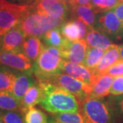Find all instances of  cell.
Returning a JSON list of instances; mask_svg holds the SVG:
<instances>
[{"instance_id": "e575fe53", "label": "cell", "mask_w": 123, "mask_h": 123, "mask_svg": "<svg viewBox=\"0 0 123 123\" xmlns=\"http://www.w3.org/2000/svg\"><path fill=\"white\" fill-rule=\"evenodd\" d=\"M48 123H60V122H58L57 120L53 118L52 116H49L48 117Z\"/></svg>"}, {"instance_id": "ac0fdd59", "label": "cell", "mask_w": 123, "mask_h": 123, "mask_svg": "<svg viewBox=\"0 0 123 123\" xmlns=\"http://www.w3.org/2000/svg\"><path fill=\"white\" fill-rule=\"evenodd\" d=\"M70 14L74 18L84 21L90 30L95 29L97 16L96 12L90 6H70Z\"/></svg>"}, {"instance_id": "7c38bea8", "label": "cell", "mask_w": 123, "mask_h": 123, "mask_svg": "<svg viewBox=\"0 0 123 123\" xmlns=\"http://www.w3.org/2000/svg\"><path fill=\"white\" fill-rule=\"evenodd\" d=\"M87 49L88 44L85 39L69 41L66 47L60 50L61 56L66 61L81 64L86 57Z\"/></svg>"}, {"instance_id": "484cf974", "label": "cell", "mask_w": 123, "mask_h": 123, "mask_svg": "<svg viewBox=\"0 0 123 123\" xmlns=\"http://www.w3.org/2000/svg\"><path fill=\"white\" fill-rule=\"evenodd\" d=\"M25 123H48V116L44 111L32 107L24 115Z\"/></svg>"}, {"instance_id": "44dd1931", "label": "cell", "mask_w": 123, "mask_h": 123, "mask_svg": "<svg viewBox=\"0 0 123 123\" xmlns=\"http://www.w3.org/2000/svg\"><path fill=\"white\" fill-rule=\"evenodd\" d=\"M40 39L46 46L53 47L62 50L68 43V40L65 39L62 34L60 27L53 28L48 31Z\"/></svg>"}, {"instance_id": "603a6c76", "label": "cell", "mask_w": 123, "mask_h": 123, "mask_svg": "<svg viewBox=\"0 0 123 123\" xmlns=\"http://www.w3.org/2000/svg\"><path fill=\"white\" fill-rule=\"evenodd\" d=\"M21 101L17 99L11 92L0 91V110L21 111Z\"/></svg>"}, {"instance_id": "f35d334b", "label": "cell", "mask_w": 123, "mask_h": 123, "mask_svg": "<svg viewBox=\"0 0 123 123\" xmlns=\"http://www.w3.org/2000/svg\"><path fill=\"white\" fill-rule=\"evenodd\" d=\"M121 1V2H123V0H120Z\"/></svg>"}, {"instance_id": "d590c367", "label": "cell", "mask_w": 123, "mask_h": 123, "mask_svg": "<svg viewBox=\"0 0 123 123\" xmlns=\"http://www.w3.org/2000/svg\"><path fill=\"white\" fill-rule=\"evenodd\" d=\"M119 49H120V53L121 60H123V44L119 45Z\"/></svg>"}, {"instance_id": "1f68e13d", "label": "cell", "mask_w": 123, "mask_h": 123, "mask_svg": "<svg viewBox=\"0 0 123 123\" xmlns=\"http://www.w3.org/2000/svg\"><path fill=\"white\" fill-rule=\"evenodd\" d=\"M116 111L123 118V94H121V96L120 95V97L116 98Z\"/></svg>"}, {"instance_id": "9a60e30c", "label": "cell", "mask_w": 123, "mask_h": 123, "mask_svg": "<svg viewBox=\"0 0 123 123\" xmlns=\"http://www.w3.org/2000/svg\"><path fill=\"white\" fill-rule=\"evenodd\" d=\"M120 60H121V57L119 45L111 44L109 48L106 49L105 52L100 62L92 71L97 76L103 75L109 68L116 64Z\"/></svg>"}, {"instance_id": "5b68a950", "label": "cell", "mask_w": 123, "mask_h": 123, "mask_svg": "<svg viewBox=\"0 0 123 123\" xmlns=\"http://www.w3.org/2000/svg\"><path fill=\"white\" fill-rule=\"evenodd\" d=\"M40 83H49L70 92L77 98L79 105L91 92V88L82 81L63 73L50 75Z\"/></svg>"}, {"instance_id": "836d02e7", "label": "cell", "mask_w": 123, "mask_h": 123, "mask_svg": "<svg viewBox=\"0 0 123 123\" xmlns=\"http://www.w3.org/2000/svg\"><path fill=\"white\" fill-rule=\"evenodd\" d=\"M8 2L16 4L19 5H25V4H31L33 1V0H6Z\"/></svg>"}, {"instance_id": "30bf717a", "label": "cell", "mask_w": 123, "mask_h": 123, "mask_svg": "<svg viewBox=\"0 0 123 123\" xmlns=\"http://www.w3.org/2000/svg\"><path fill=\"white\" fill-rule=\"evenodd\" d=\"M26 36L18 25L0 36V51H22V45Z\"/></svg>"}, {"instance_id": "ffe728a7", "label": "cell", "mask_w": 123, "mask_h": 123, "mask_svg": "<svg viewBox=\"0 0 123 123\" xmlns=\"http://www.w3.org/2000/svg\"><path fill=\"white\" fill-rule=\"evenodd\" d=\"M86 41L89 47L106 50L113 44L112 40L107 36L96 29L90 30L86 36Z\"/></svg>"}, {"instance_id": "d6a6232c", "label": "cell", "mask_w": 123, "mask_h": 123, "mask_svg": "<svg viewBox=\"0 0 123 123\" xmlns=\"http://www.w3.org/2000/svg\"><path fill=\"white\" fill-rule=\"evenodd\" d=\"M91 0H73L69 4L70 6H90Z\"/></svg>"}, {"instance_id": "8fae6325", "label": "cell", "mask_w": 123, "mask_h": 123, "mask_svg": "<svg viewBox=\"0 0 123 123\" xmlns=\"http://www.w3.org/2000/svg\"><path fill=\"white\" fill-rule=\"evenodd\" d=\"M62 72L73 77L87 85L92 90L93 84L97 78L94 72L83 64H78L68 61H64L62 66Z\"/></svg>"}, {"instance_id": "cb8c5ba5", "label": "cell", "mask_w": 123, "mask_h": 123, "mask_svg": "<svg viewBox=\"0 0 123 123\" xmlns=\"http://www.w3.org/2000/svg\"><path fill=\"white\" fill-rule=\"evenodd\" d=\"M105 52V51L102 49L88 47L86 57L81 64L93 70L100 62Z\"/></svg>"}, {"instance_id": "f1b7e54d", "label": "cell", "mask_w": 123, "mask_h": 123, "mask_svg": "<svg viewBox=\"0 0 123 123\" xmlns=\"http://www.w3.org/2000/svg\"><path fill=\"white\" fill-rule=\"evenodd\" d=\"M110 94L113 96H120L123 94V76L116 77L110 89Z\"/></svg>"}, {"instance_id": "7402d4cb", "label": "cell", "mask_w": 123, "mask_h": 123, "mask_svg": "<svg viewBox=\"0 0 123 123\" xmlns=\"http://www.w3.org/2000/svg\"><path fill=\"white\" fill-rule=\"evenodd\" d=\"M18 71L0 64V91L11 92Z\"/></svg>"}, {"instance_id": "d4e9b609", "label": "cell", "mask_w": 123, "mask_h": 123, "mask_svg": "<svg viewBox=\"0 0 123 123\" xmlns=\"http://www.w3.org/2000/svg\"><path fill=\"white\" fill-rule=\"evenodd\" d=\"M51 116L60 123H88L80 111L51 114Z\"/></svg>"}, {"instance_id": "6da1fadb", "label": "cell", "mask_w": 123, "mask_h": 123, "mask_svg": "<svg viewBox=\"0 0 123 123\" xmlns=\"http://www.w3.org/2000/svg\"><path fill=\"white\" fill-rule=\"evenodd\" d=\"M40 84L44 90L40 105L47 111L51 114L79 111V101L72 93L49 83Z\"/></svg>"}, {"instance_id": "7a4b0ae2", "label": "cell", "mask_w": 123, "mask_h": 123, "mask_svg": "<svg viewBox=\"0 0 123 123\" xmlns=\"http://www.w3.org/2000/svg\"><path fill=\"white\" fill-rule=\"evenodd\" d=\"M66 21L62 18L40 13L31 4L30 9L24 15L18 25L24 31L26 36H36L40 38L48 31L60 27Z\"/></svg>"}, {"instance_id": "f546056e", "label": "cell", "mask_w": 123, "mask_h": 123, "mask_svg": "<svg viewBox=\"0 0 123 123\" xmlns=\"http://www.w3.org/2000/svg\"><path fill=\"white\" fill-rule=\"evenodd\" d=\"M103 74L111 75L112 77L123 76V60H120L116 64L109 68Z\"/></svg>"}, {"instance_id": "9c48e42d", "label": "cell", "mask_w": 123, "mask_h": 123, "mask_svg": "<svg viewBox=\"0 0 123 123\" xmlns=\"http://www.w3.org/2000/svg\"><path fill=\"white\" fill-rule=\"evenodd\" d=\"M0 64L19 71L33 72V64L22 51H0Z\"/></svg>"}, {"instance_id": "2e32d148", "label": "cell", "mask_w": 123, "mask_h": 123, "mask_svg": "<svg viewBox=\"0 0 123 123\" xmlns=\"http://www.w3.org/2000/svg\"><path fill=\"white\" fill-rule=\"evenodd\" d=\"M44 96V90L38 81L27 91L21 101V112L25 115L30 108L40 104Z\"/></svg>"}, {"instance_id": "74e56055", "label": "cell", "mask_w": 123, "mask_h": 123, "mask_svg": "<svg viewBox=\"0 0 123 123\" xmlns=\"http://www.w3.org/2000/svg\"><path fill=\"white\" fill-rule=\"evenodd\" d=\"M58 1H63V2H65V3H67V4H70L73 0H58Z\"/></svg>"}, {"instance_id": "4fadbf2b", "label": "cell", "mask_w": 123, "mask_h": 123, "mask_svg": "<svg viewBox=\"0 0 123 123\" xmlns=\"http://www.w3.org/2000/svg\"><path fill=\"white\" fill-rule=\"evenodd\" d=\"M60 30L65 39L73 42L86 38L90 29L81 20L75 18L66 21L60 27Z\"/></svg>"}, {"instance_id": "5bb4252c", "label": "cell", "mask_w": 123, "mask_h": 123, "mask_svg": "<svg viewBox=\"0 0 123 123\" xmlns=\"http://www.w3.org/2000/svg\"><path fill=\"white\" fill-rule=\"evenodd\" d=\"M37 82L33 72L18 71L11 92L20 101H22L27 91Z\"/></svg>"}, {"instance_id": "d6986e66", "label": "cell", "mask_w": 123, "mask_h": 123, "mask_svg": "<svg viewBox=\"0 0 123 123\" xmlns=\"http://www.w3.org/2000/svg\"><path fill=\"white\" fill-rule=\"evenodd\" d=\"M114 77L107 74L98 75L93 84L92 90L88 95L90 97L104 98L110 94V89Z\"/></svg>"}, {"instance_id": "52a82bcc", "label": "cell", "mask_w": 123, "mask_h": 123, "mask_svg": "<svg viewBox=\"0 0 123 123\" xmlns=\"http://www.w3.org/2000/svg\"><path fill=\"white\" fill-rule=\"evenodd\" d=\"M95 29L105 34L112 40H123V27L113 9L97 14Z\"/></svg>"}, {"instance_id": "ba28073f", "label": "cell", "mask_w": 123, "mask_h": 123, "mask_svg": "<svg viewBox=\"0 0 123 123\" xmlns=\"http://www.w3.org/2000/svg\"><path fill=\"white\" fill-rule=\"evenodd\" d=\"M33 8L38 12L66 20L70 14V5L58 0H33Z\"/></svg>"}, {"instance_id": "8992f818", "label": "cell", "mask_w": 123, "mask_h": 123, "mask_svg": "<svg viewBox=\"0 0 123 123\" xmlns=\"http://www.w3.org/2000/svg\"><path fill=\"white\" fill-rule=\"evenodd\" d=\"M30 8L31 4L19 5L0 0V36L17 26Z\"/></svg>"}, {"instance_id": "e0dca14e", "label": "cell", "mask_w": 123, "mask_h": 123, "mask_svg": "<svg viewBox=\"0 0 123 123\" xmlns=\"http://www.w3.org/2000/svg\"><path fill=\"white\" fill-rule=\"evenodd\" d=\"M44 47V43L40 38L26 36L23 43L21 51L34 64Z\"/></svg>"}, {"instance_id": "3957f363", "label": "cell", "mask_w": 123, "mask_h": 123, "mask_svg": "<svg viewBox=\"0 0 123 123\" xmlns=\"http://www.w3.org/2000/svg\"><path fill=\"white\" fill-rule=\"evenodd\" d=\"M79 111L88 123H116L115 108L104 98L88 97Z\"/></svg>"}, {"instance_id": "277c9868", "label": "cell", "mask_w": 123, "mask_h": 123, "mask_svg": "<svg viewBox=\"0 0 123 123\" xmlns=\"http://www.w3.org/2000/svg\"><path fill=\"white\" fill-rule=\"evenodd\" d=\"M64 61L59 49L44 45L42 52L33 64V73L37 81L41 82L50 75L62 73Z\"/></svg>"}, {"instance_id": "4316f807", "label": "cell", "mask_w": 123, "mask_h": 123, "mask_svg": "<svg viewBox=\"0 0 123 123\" xmlns=\"http://www.w3.org/2000/svg\"><path fill=\"white\" fill-rule=\"evenodd\" d=\"M120 2V0H91L90 6L97 14L114 8Z\"/></svg>"}, {"instance_id": "83f0119b", "label": "cell", "mask_w": 123, "mask_h": 123, "mask_svg": "<svg viewBox=\"0 0 123 123\" xmlns=\"http://www.w3.org/2000/svg\"><path fill=\"white\" fill-rule=\"evenodd\" d=\"M1 113L4 123H25L24 115L18 110H2Z\"/></svg>"}, {"instance_id": "4dcf8cb0", "label": "cell", "mask_w": 123, "mask_h": 123, "mask_svg": "<svg viewBox=\"0 0 123 123\" xmlns=\"http://www.w3.org/2000/svg\"><path fill=\"white\" fill-rule=\"evenodd\" d=\"M113 10L116 14L117 17H118L119 20L122 23L123 27V2H120L118 6H116L114 8H113Z\"/></svg>"}, {"instance_id": "8d00e7d4", "label": "cell", "mask_w": 123, "mask_h": 123, "mask_svg": "<svg viewBox=\"0 0 123 123\" xmlns=\"http://www.w3.org/2000/svg\"><path fill=\"white\" fill-rule=\"evenodd\" d=\"M0 123H4V120H3V118H2V113H1V110H0Z\"/></svg>"}]
</instances>
